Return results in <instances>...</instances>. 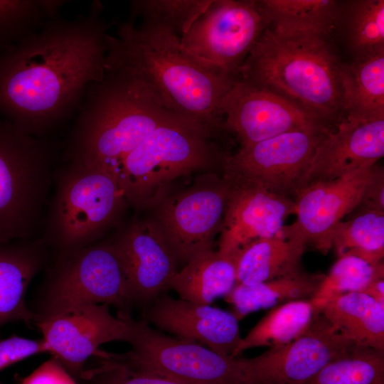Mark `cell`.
I'll return each mask as SVG.
<instances>
[{
    "mask_svg": "<svg viewBox=\"0 0 384 384\" xmlns=\"http://www.w3.org/2000/svg\"><path fill=\"white\" fill-rule=\"evenodd\" d=\"M324 276L301 270L255 284L236 283L225 298L233 306L234 315L240 319L260 309L292 301L311 299Z\"/></svg>",
    "mask_w": 384,
    "mask_h": 384,
    "instance_id": "26",
    "label": "cell"
},
{
    "mask_svg": "<svg viewBox=\"0 0 384 384\" xmlns=\"http://www.w3.org/2000/svg\"><path fill=\"white\" fill-rule=\"evenodd\" d=\"M268 26L239 69V78L267 88L333 132L344 118L341 63L327 41Z\"/></svg>",
    "mask_w": 384,
    "mask_h": 384,
    "instance_id": "4",
    "label": "cell"
},
{
    "mask_svg": "<svg viewBox=\"0 0 384 384\" xmlns=\"http://www.w3.org/2000/svg\"><path fill=\"white\" fill-rule=\"evenodd\" d=\"M100 304L127 314L134 306L126 270L112 240L55 255L31 310L38 320Z\"/></svg>",
    "mask_w": 384,
    "mask_h": 384,
    "instance_id": "8",
    "label": "cell"
},
{
    "mask_svg": "<svg viewBox=\"0 0 384 384\" xmlns=\"http://www.w3.org/2000/svg\"><path fill=\"white\" fill-rule=\"evenodd\" d=\"M306 384H384V351L352 344Z\"/></svg>",
    "mask_w": 384,
    "mask_h": 384,
    "instance_id": "31",
    "label": "cell"
},
{
    "mask_svg": "<svg viewBox=\"0 0 384 384\" xmlns=\"http://www.w3.org/2000/svg\"><path fill=\"white\" fill-rule=\"evenodd\" d=\"M269 26L255 0H213L181 38L197 57L233 74L238 71Z\"/></svg>",
    "mask_w": 384,
    "mask_h": 384,
    "instance_id": "12",
    "label": "cell"
},
{
    "mask_svg": "<svg viewBox=\"0 0 384 384\" xmlns=\"http://www.w3.org/2000/svg\"><path fill=\"white\" fill-rule=\"evenodd\" d=\"M306 247L277 233L245 245L231 255L237 283L255 284L301 271Z\"/></svg>",
    "mask_w": 384,
    "mask_h": 384,
    "instance_id": "22",
    "label": "cell"
},
{
    "mask_svg": "<svg viewBox=\"0 0 384 384\" xmlns=\"http://www.w3.org/2000/svg\"><path fill=\"white\" fill-rule=\"evenodd\" d=\"M65 0H0V52L38 31L60 14Z\"/></svg>",
    "mask_w": 384,
    "mask_h": 384,
    "instance_id": "30",
    "label": "cell"
},
{
    "mask_svg": "<svg viewBox=\"0 0 384 384\" xmlns=\"http://www.w3.org/2000/svg\"><path fill=\"white\" fill-rule=\"evenodd\" d=\"M16 384H80L55 356L43 362L28 375L20 378Z\"/></svg>",
    "mask_w": 384,
    "mask_h": 384,
    "instance_id": "37",
    "label": "cell"
},
{
    "mask_svg": "<svg viewBox=\"0 0 384 384\" xmlns=\"http://www.w3.org/2000/svg\"><path fill=\"white\" fill-rule=\"evenodd\" d=\"M319 311L310 299L276 306L241 338L232 356L238 357L244 351L252 348H272L290 342L309 327Z\"/></svg>",
    "mask_w": 384,
    "mask_h": 384,
    "instance_id": "27",
    "label": "cell"
},
{
    "mask_svg": "<svg viewBox=\"0 0 384 384\" xmlns=\"http://www.w3.org/2000/svg\"><path fill=\"white\" fill-rule=\"evenodd\" d=\"M380 277H384L383 261L373 265L358 257L340 256L310 300L320 310L330 299L345 293L361 292L373 279Z\"/></svg>",
    "mask_w": 384,
    "mask_h": 384,
    "instance_id": "32",
    "label": "cell"
},
{
    "mask_svg": "<svg viewBox=\"0 0 384 384\" xmlns=\"http://www.w3.org/2000/svg\"><path fill=\"white\" fill-rule=\"evenodd\" d=\"M269 26L289 33L327 36L334 26L336 2L332 0L257 1Z\"/></svg>",
    "mask_w": 384,
    "mask_h": 384,
    "instance_id": "28",
    "label": "cell"
},
{
    "mask_svg": "<svg viewBox=\"0 0 384 384\" xmlns=\"http://www.w3.org/2000/svg\"><path fill=\"white\" fill-rule=\"evenodd\" d=\"M132 349L105 357L126 367L173 378L189 384H247L235 358L203 345L164 334L127 314Z\"/></svg>",
    "mask_w": 384,
    "mask_h": 384,
    "instance_id": "9",
    "label": "cell"
},
{
    "mask_svg": "<svg viewBox=\"0 0 384 384\" xmlns=\"http://www.w3.org/2000/svg\"><path fill=\"white\" fill-rule=\"evenodd\" d=\"M218 130L178 114L157 127L112 173L128 205L147 208L178 177L222 168L228 154L213 139Z\"/></svg>",
    "mask_w": 384,
    "mask_h": 384,
    "instance_id": "5",
    "label": "cell"
},
{
    "mask_svg": "<svg viewBox=\"0 0 384 384\" xmlns=\"http://www.w3.org/2000/svg\"><path fill=\"white\" fill-rule=\"evenodd\" d=\"M105 72L134 79L169 111L220 129L218 104L239 78L193 55L170 29L130 18L108 35Z\"/></svg>",
    "mask_w": 384,
    "mask_h": 384,
    "instance_id": "2",
    "label": "cell"
},
{
    "mask_svg": "<svg viewBox=\"0 0 384 384\" xmlns=\"http://www.w3.org/2000/svg\"><path fill=\"white\" fill-rule=\"evenodd\" d=\"M176 113L142 82L106 72L90 84L74 117L63 159L110 174L151 132Z\"/></svg>",
    "mask_w": 384,
    "mask_h": 384,
    "instance_id": "3",
    "label": "cell"
},
{
    "mask_svg": "<svg viewBox=\"0 0 384 384\" xmlns=\"http://www.w3.org/2000/svg\"><path fill=\"white\" fill-rule=\"evenodd\" d=\"M56 145L0 117V243L43 234Z\"/></svg>",
    "mask_w": 384,
    "mask_h": 384,
    "instance_id": "6",
    "label": "cell"
},
{
    "mask_svg": "<svg viewBox=\"0 0 384 384\" xmlns=\"http://www.w3.org/2000/svg\"><path fill=\"white\" fill-rule=\"evenodd\" d=\"M350 20V39L355 56L384 50L383 0L357 2Z\"/></svg>",
    "mask_w": 384,
    "mask_h": 384,
    "instance_id": "34",
    "label": "cell"
},
{
    "mask_svg": "<svg viewBox=\"0 0 384 384\" xmlns=\"http://www.w3.org/2000/svg\"><path fill=\"white\" fill-rule=\"evenodd\" d=\"M44 353H48V350L43 338L30 339L13 334L0 339V371L30 356Z\"/></svg>",
    "mask_w": 384,
    "mask_h": 384,
    "instance_id": "36",
    "label": "cell"
},
{
    "mask_svg": "<svg viewBox=\"0 0 384 384\" xmlns=\"http://www.w3.org/2000/svg\"><path fill=\"white\" fill-rule=\"evenodd\" d=\"M321 314L351 343L384 351V306L361 292L328 300Z\"/></svg>",
    "mask_w": 384,
    "mask_h": 384,
    "instance_id": "23",
    "label": "cell"
},
{
    "mask_svg": "<svg viewBox=\"0 0 384 384\" xmlns=\"http://www.w3.org/2000/svg\"><path fill=\"white\" fill-rule=\"evenodd\" d=\"M340 76L344 116L384 118V50L341 63Z\"/></svg>",
    "mask_w": 384,
    "mask_h": 384,
    "instance_id": "24",
    "label": "cell"
},
{
    "mask_svg": "<svg viewBox=\"0 0 384 384\" xmlns=\"http://www.w3.org/2000/svg\"><path fill=\"white\" fill-rule=\"evenodd\" d=\"M112 241L123 261L134 305H146L169 289L177 265L149 218H134Z\"/></svg>",
    "mask_w": 384,
    "mask_h": 384,
    "instance_id": "17",
    "label": "cell"
},
{
    "mask_svg": "<svg viewBox=\"0 0 384 384\" xmlns=\"http://www.w3.org/2000/svg\"><path fill=\"white\" fill-rule=\"evenodd\" d=\"M223 128L240 148L284 133L325 130L304 111L274 92L240 78L221 98Z\"/></svg>",
    "mask_w": 384,
    "mask_h": 384,
    "instance_id": "14",
    "label": "cell"
},
{
    "mask_svg": "<svg viewBox=\"0 0 384 384\" xmlns=\"http://www.w3.org/2000/svg\"><path fill=\"white\" fill-rule=\"evenodd\" d=\"M383 155L384 118L367 119L346 115L318 146L306 185L334 180L372 166Z\"/></svg>",
    "mask_w": 384,
    "mask_h": 384,
    "instance_id": "20",
    "label": "cell"
},
{
    "mask_svg": "<svg viewBox=\"0 0 384 384\" xmlns=\"http://www.w3.org/2000/svg\"><path fill=\"white\" fill-rule=\"evenodd\" d=\"M353 210L384 212V169L377 163L371 168L359 203Z\"/></svg>",
    "mask_w": 384,
    "mask_h": 384,
    "instance_id": "38",
    "label": "cell"
},
{
    "mask_svg": "<svg viewBox=\"0 0 384 384\" xmlns=\"http://www.w3.org/2000/svg\"><path fill=\"white\" fill-rule=\"evenodd\" d=\"M213 0H135L130 1V16L163 26L182 36L208 9Z\"/></svg>",
    "mask_w": 384,
    "mask_h": 384,
    "instance_id": "33",
    "label": "cell"
},
{
    "mask_svg": "<svg viewBox=\"0 0 384 384\" xmlns=\"http://www.w3.org/2000/svg\"><path fill=\"white\" fill-rule=\"evenodd\" d=\"M99 365L86 369L79 381L82 384H189L149 372L130 369L107 358H99Z\"/></svg>",
    "mask_w": 384,
    "mask_h": 384,
    "instance_id": "35",
    "label": "cell"
},
{
    "mask_svg": "<svg viewBox=\"0 0 384 384\" xmlns=\"http://www.w3.org/2000/svg\"><path fill=\"white\" fill-rule=\"evenodd\" d=\"M384 306V277L373 279L361 292Z\"/></svg>",
    "mask_w": 384,
    "mask_h": 384,
    "instance_id": "39",
    "label": "cell"
},
{
    "mask_svg": "<svg viewBox=\"0 0 384 384\" xmlns=\"http://www.w3.org/2000/svg\"><path fill=\"white\" fill-rule=\"evenodd\" d=\"M103 6L85 15L60 14L0 52V117L27 134L49 139L75 116L87 87L105 75L108 31Z\"/></svg>",
    "mask_w": 384,
    "mask_h": 384,
    "instance_id": "1",
    "label": "cell"
},
{
    "mask_svg": "<svg viewBox=\"0 0 384 384\" xmlns=\"http://www.w3.org/2000/svg\"><path fill=\"white\" fill-rule=\"evenodd\" d=\"M352 344L319 311L290 342L253 358L235 360L247 384H306Z\"/></svg>",
    "mask_w": 384,
    "mask_h": 384,
    "instance_id": "13",
    "label": "cell"
},
{
    "mask_svg": "<svg viewBox=\"0 0 384 384\" xmlns=\"http://www.w3.org/2000/svg\"><path fill=\"white\" fill-rule=\"evenodd\" d=\"M233 183L223 174L210 173L176 193L165 190L147 208L160 230L176 265L213 250L220 231Z\"/></svg>",
    "mask_w": 384,
    "mask_h": 384,
    "instance_id": "10",
    "label": "cell"
},
{
    "mask_svg": "<svg viewBox=\"0 0 384 384\" xmlns=\"http://www.w3.org/2000/svg\"><path fill=\"white\" fill-rule=\"evenodd\" d=\"M372 166L306 185L294 198L297 220L283 225L277 234L327 254L335 228L358 205Z\"/></svg>",
    "mask_w": 384,
    "mask_h": 384,
    "instance_id": "16",
    "label": "cell"
},
{
    "mask_svg": "<svg viewBox=\"0 0 384 384\" xmlns=\"http://www.w3.org/2000/svg\"><path fill=\"white\" fill-rule=\"evenodd\" d=\"M233 183L218 242V252L225 256L253 240L276 235L297 210L292 198L255 185Z\"/></svg>",
    "mask_w": 384,
    "mask_h": 384,
    "instance_id": "19",
    "label": "cell"
},
{
    "mask_svg": "<svg viewBox=\"0 0 384 384\" xmlns=\"http://www.w3.org/2000/svg\"><path fill=\"white\" fill-rule=\"evenodd\" d=\"M48 256L41 238L0 243V327L15 321L34 324L37 316L26 304V294Z\"/></svg>",
    "mask_w": 384,
    "mask_h": 384,
    "instance_id": "21",
    "label": "cell"
},
{
    "mask_svg": "<svg viewBox=\"0 0 384 384\" xmlns=\"http://www.w3.org/2000/svg\"><path fill=\"white\" fill-rule=\"evenodd\" d=\"M233 255H223L213 250L193 257L172 278L169 289L180 299L201 304H210L225 297L236 284Z\"/></svg>",
    "mask_w": 384,
    "mask_h": 384,
    "instance_id": "25",
    "label": "cell"
},
{
    "mask_svg": "<svg viewBox=\"0 0 384 384\" xmlns=\"http://www.w3.org/2000/svg\"><path fill=\"white\" fill-rule=\"evenodd\" d=\"M143 320L223 356H232L242 338L234 314L165 294H160L144 310Z\"/></svg>",
    "mask_w": 384,
    "mask_h": 384,
    "instance_id": "18",
    "label": "cell"
},
{
    "mask_svg": "<svg viewBox=\"0 0 384 384\" xmlns=\"http://www.w3.org/2000/svg\"><path fill=\"white\" fill-rule=\"evenodd\" d=\"M329 133L292 132L241 147L225 158L223 174L234 183L255 185L294 200L305 186L315 151Z\"/></svg>",
    "mask_w": 384,
    "mask_h": 384,
    "instance_id": "11",
    "label": "cell"
},
{
    "mask_svg": "<svg viewBox=\"0 0 384 384\" xmlns=\"http://www.w3.org/2000/svg\"><path fill=\"white\" fill-rule=\"evenodd\" d=\"M127 313L114 316L109 305L90 304L38 319L48 353L56 357L78 381L86 370V361L96 356L102 344L127 342Z\"/></svg>",
    "mask_w": 384,
    "mask_h": 384,
    "instance_id": "15",
    "label": "cell"
},
{
    "mask_svg": "<svg viewBox=\"0 0 384 384\" xmlns=\"http://www.w3.org/2000/svg\"><path fill=\"white\" fill-rule=\"evenodd\" d=\"M341 220L331 236V246L338 257L352 255L371 265L383 261L384 212L353 210Z\"/></svg>",
    "mask_w": 384,
    "mask_h": 384,
    "instance_id": "29",
    "label": "cell"
},
{
    "mask_svg": "<svg viewBox=\"0 0 384 384\" xmlns=\"http://www.w3.org/2000/svg\"><path fill=\"white\" fill-rule=\"evenodd\" d=\"M58 174L41 235L55 255L100 241L128 205L116 178L105 170L67 162Z\"/></svg>",
    "mask_w": 384,
    "mask_h": 384,
    "instance_id": "7",
    "label": "cell"
}]
</instances>
